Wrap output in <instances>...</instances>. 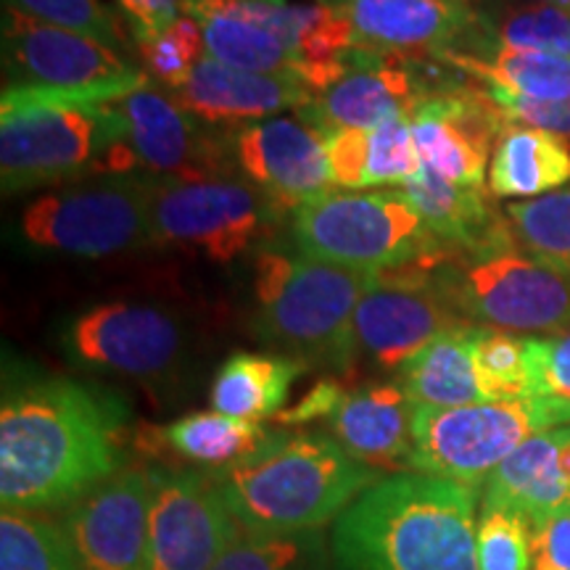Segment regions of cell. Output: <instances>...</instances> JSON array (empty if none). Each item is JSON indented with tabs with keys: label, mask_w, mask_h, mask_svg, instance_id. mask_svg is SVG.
Masks as SVG:
<instances>
[{
	"label": "cell",
	"mask_w": 570,
	"mask_h": 570,
	"mask_svg": "<svg viewBox=\"0 0 570 570\" xmlns=\"http://www.w3.org/2000/svg\"><path fill=\"white\" fill-rule=\"evenodd\" d=\"M127 412L101 389L71 377H30L3 391V510L71 508L122 468Z\"/></svg>",
	"instance_id": "cell-1"
},
{
	"label": "cell",
	"mask_w": 570,
	"mask_h": 570,
	"mask_svg": "<svg viewBox=\"0 0 570 570\" xmlns=\"http://www.w3.org/2000/svg\"><path fill=\"white\" fill-rule=\"evenodd\" d=\"M336 570H481L475 489L394 473L362 491L331 531Z\"/></svg>",
	"instance_id": "cell-2"
},
{
	"label": "cell",
	"mask_w": 570,
	"mask_h": 570,
	"mask_svg": "<svg viewBox=\"0 0 570 570\" xmlns=\"http://www.w3.org/2000/svg\"><path fill=\"white\" fill-rule=\"evenodd\" d=\"M212 473L248 533L323 531L383 479L323 433H269L248 458Z\"/></svg>",
	"instance_id": "cell-3"
},
{
	"label": "cell",
	"mask_w": 570,
	"mask_h": 570,
	"mask_svg": "<svg viewBox=\"0 0 570 570\" xmlns=\"http://www.w3.org/2000/svg\"><path fill=\"white\" fill-rule=\"evenodd\" d=\"M375 273L267 246L254 259V331L306 367L348 373L356 362L354 312Z\"/></svg>",
	"instance_id": "cell-4"
},
{
	"label": "cell",
	"mask_w": 570,
	"mask_h": 570,
	"mask_svg": "<svg viewBox=\"0 0 570 570\" xmlns=\"http://www.w3.org/2000/svg\"><path fill=\"white\" fill-rule=\"evenodd\" d=\"M125 140L114 104L56 101L27 85H6L0 98V188L3 196L101 175L106 156Z\"/></svg>",
	"instance_id": "cell-5"
},
{
	"label": "cell",
	"mask_w": 570,
	"mask_h": 570,
	"mask_svg": "<svg viewBox=\"0 0 570 570\" xmlns=\"http://www.w3.org/2000/svg\"><path fill=\"white\" fill-rule=\"evenodd\" d=\"M291 244L306 256L365 273L407 265L431 269L452 259L402 188L375 194L333 190L306 202L291 214Z\"/></svg>",
	"instance_id": "cell-6"
},
{
	"label": "cell",
	"mask_w": 570,
	"mask_h": 570,
	"mask_svg": "<svg viewBox=\"0 0 570 570\" xmlns=\"http://www.w3.org/2000/svg\"><path fill=\"white\" fill-rule=\"evenodd\" d=\"M154 175H92L59 185L21 209L17 235L32 252L106 259L156 246Z\"/></svg>",
	"instance_id": "cell-7"
},
{
	"label": "cell",
	"mask_w": 570,
	"mask_h": 570,
	"mask_svg": "<svg viewBox=\"0 0 570 570\" xmlns=\"http://www.w3.org/2000/svg\"><path fill=\"white\" fill-rule=\"evenodd\" d=\"M428 273L468 323L518 336L570 331V269L529 256L520 246L454 256Z\"/></svg>",
	"instance_id": "cell-8"
},
{
	"label": "cell",
	"mask_w": 570,
	"mask_h": 570,
	"mask_svg": "<svg viewBox=\"0 0 570 570\" xmlns=\"http://www.w3.org/2000/svg\"><path fill=\"white\" fill-rule=\"evenodd\" d=\"M560 425H570V402L554 396L446 410L417 407L412 470L475 489L487 483L518 446Z\"/></svg>",
	"instance_id": "cell-9"
},
{
	"label": "cell",
	"mask_w": 570,
	"mask_h": 570,
	"mask_svg": "<svg viewBox=\"0 0 570 570\" xmlns=\"http://www.w3.org/2000/svg\"><path fill=\"white\" fill-rule=\"evenodd\" d=\"M283 219L285 209L244 177H154L156 246L188 248L230 265L244 254L273 246Z\"/></svg>",
	"instance_id": "cell-10"
},
{
	"label": "cell",
	"mask_w": 570,
	"mask_h": 570,
	"mask_svg": "<svg viewBox=\"0 0 570 570\" xmlns=\"http://www.w3.org/2000/svg\"><path fill=\"white\" fill-rule=\"evenodd\" d=\"M56 338L71 365L142 383L175 375L188 356V331L180 320L142 302L92 304L71 315Z\"/></svg>",
	"instance_id": "cell-11"
},
{
	"label": "cell",
	"mask_w": 570,
	"mask_h": 570,
	"mask_svg": "<svg viewBox=\"0 0 570 570\" xmlns=\"http://www.w3.org/2000/svg\"><path fill=\"white\" fill-rule=\"evenodd\" d=\"M125 119V140L106 156L101 175L198 177L233 175L227 138L212 135L177 98L151 85L119 98Z\"/></svg>",
	"instance_id": "cell-12"
},
{
	"label": "cell",
	"mask_w": 570,
	"mask_h": 570,
	"mask_svg": "<svg viewBox=\"0 0 570 570\" xmlns=\"http://www.w3.org/2000/svg\"><path fill=\"white\" fill-rule=\"evenodd\" d=\"M449 298L417 265L375 273L354 312V352L377 370H402L444 333L468 327Z\"/></svg>",
	"instance_id": "cell-13"
},
{
	"label": "cell",
	"mask_w": 570,
	"mask_h": 570,
	"mask_svg": "<svg viewBox=\"0 0 570 570\" xmlns=\"http://www.w3.org/2000/svg\"><path fill=\"white\" fill-rule=\"evenodd\" d=\"M151 470L146 570H209L244 537L214 473Z\"/></svg>",
	"instance_id": "cell-14"
},
{
	"label": "cell",
	"mask_w": 570,
	"mask_h": 570,
	"mask_svg": "<svg viewBox=\"0 0 570 570\" xmlns=\"http://www.w3.org/2000/svg\"><path fill=\"white\" fill-rule=\"evenodd\" d=\"M6 85L40 88H146L151 77L127 53L114 51L85 35L46 24L27 13L3 9Z\"/></svg>",
	"instance_id": "cell-15"
},
{
	"label": "cell",
	"mask_w": 570,
	"mask_h": 570,
	"mask_svg": "<svg viewBox=\"0 0 570 570\" xmlns=\"http://www.w3.org/2000/svg\"><path fill=\"white\" fill-rule=\"evenodd\" d=\"M352 21L356 46L377 53L433 59L473 53L487 42L473 0H320Z\"/></svg>",
	"instance_id": "cell-16"
},
{
	"label": "cell",
	"mask_w": 570,
	"mask_h": 570,
	"mask_svg": "<svg viewBox=\"0 0 570 570\" xmlns=\"http://www.w3.org/2000/svg\"><path fill=\"white\" fill-rule=\"evenodd\" d=\"M240 177L294 214L298 206L336 190L327 169L325 138L302 117H269L227 135Z\"/></svg>",
	"instance_id": "cell-17"
},
{
	"label": "cell",
	"mask_w": 570,
	"mask_h": 570,
	"mask_svg": "<svg viewBox=\"0 0 570 570\" xmlns=\"http://www.w3.org/2000/svg\"><path fill=\"white\" fill-rule=\"evenodd\" d=\"M504 117L481 85L458 82L433 92L412 117L420 161L449 183L487 188L483 177L499 135L508 130Z\"/></svg>",
	"instance_id": "cell-18"
},
{
	"label": "cell",
	"mask_w": 570,
	"mask_h": 570,
	"mask_svg": "<svg viewBox=\"0 0 570 570\" xmlns=\"http://www.w3.org/2000/svg\"><path fill=\"white\" fill-rule=\"evenodd\" d=\"M151 470L127 468L71 504L61 529L85 570H146Z\"/></svg>",
	"instance_id": "cell-19"
},
{
	"label": "cell",
	"mask_w": 570,
	"mask_h": 570,
	"mask_svg": "<svg viewBox=\"0 0 570 570\" xmlns=\"http://www.w3.org/2000/svg\"><path fill=\"white\" fill-rule=\"evenodd\" d=\"M185 13L202 24L209 59L254 75L298 80L302 6L285 0H188Z\"/></svg>",
	"instance_id": "cell-20"
},
{
	"label": "cell",
	"mask_w": 570,
	"mask_h": 570,
	"mask_svg": "<svg viewBox=\"0 0 570 570\" xmlns=\"http://www.w3.org/2000/svg\"><path fill=\"white\" fill-rule=\"evenodd\" d=\"M175 98L198 122L209 127H240L304 109L315 92L298 80L240 71L204 56Z\"/></svg>",
	"instance_id": "cell-21"
},
{
	"label": "cell",
	"mask_w": 570,
	"mask_h": 570,
	"mask_svg": "<svg viewBox=\"0 0 570 570\" xmlns=\"http://www.w3.org/2000/svg\"><path fill=\"white\" fill-rule=\"evenodd\" d=\"M415 402L399 381H373L346 391L331 423L333 439L360 460L381 470H412L415 454Z\"/></svg>",
	"instance_id": "cell-22"
},
{
	"label": "cell",
	"mask_w": 570,
	"mask_h": 570,
	"mask_svg": "<svg viewBox=\"0 0 570 570\" xmlns=\"http://www.w3.org/2000/svg\"><path fill=\"white\" fill-rule=\"evenodd\" d=\"M402 190L423 217L428 230L452 252V259L487 256L518 246L508 214L491 204L489 185L473 188L449 183L423 167Z\"/></svg>",
	"instance_id": "cell-23"
},
{
	"label": "cell",
	"mask_w": 570,
	"mask_h": 570,
	"mask_svg": "<svg viewBox=\"0 0 570 570\" xmlns=\"http://www.w3.org/2000/svg\"><path fill=\"white\" fill-rule=\"evenodd\" d=\"M481 504L515 510L533 525L570 508V425L537 433L489 475Z\"/></svg>",
	"instance_id": "cell-24"
},
{
	"label": "cell",
	"mask_w": 570,
	"mask_h": 570,
	"mask_svg": "<svg viewBox=\"0 0 570 570\" xmlns=\"http://www.w3.org/2000/svg\"><path fill=\"white\" fill-rule=\"evenodd\" d=\"M487 185L494 198L525 202L566 188L570 185V142L533 127H508L491 154Z\"/></svg>",
	"instance_id": "cell-25"
},
{
	"label": "cell",
	"mask_w": 570,
	"mask_h": 570,
	"mask_svg": "<svg viewBox=\"0 0 570 570\" xmlns=\"http://www.w3.org/2000/svg\"><path fill=\"white\" fill-rule=\"evenodd\" d=\"M304 370V362L294 356L235 352L214 375L209 389L212 410L252 423L275 417Z\"/></svg>",
	"instance_id": "cell-26"
},
{
	"label": "cell",
	"mask_w": 570,
	"mask_h": 570,
	"mask_svg": "<svg viewBox=\"0 0 570 570\" xmlns=\"http://www.w3.org/2000/svg\"><path fill=\"white\" fill-rule=\"evenodd\" d=\"M439 61L487 90L508 92L529 101L570 98V56L508 51V48L489 46L479 53H446Z\"/></svg>",
	"instance_id": "cell-27"
},
{
	"label": "cell",
	"mask_w": 570,
	"mask_h": 570,
	"mask_svg": "<svg viewBox=\"0 0 570 570\" xmlns=\"http://www.w3.org/2000/svg\"><path fill=\"white\" fill-rule=\"evenodd\" d=\"M460 327L431 341L396 373L415 407H465L483 402L473 367V331Z\"/></svg>",
	"instance_id": "cell-28"
},
{
	"label": "cell",
	"mask_w": 570,
	"mask_h": 570,
	"mask_svg": "<svg viewBox=\"0 0 570 570\" xmlns=\"http://www.w3.org/2000/svg\"><path fill=\"white\" fill-rule=\"evenodd\" d=\"M269 439L262 423L238 420L223 412H190L175 423L154 428L148 446L169 449L180 460L196 462L202 468L223 470L233 462L248 458Z\"/></svg>",
	"instance_id": "cell-29"
},
{
	"label": "cell",
	"mask_w": 570,
	"mask_h": 570,
	"mask_svg": "<svg viewBox=\"0 0 570 570\" xmlns=\"http://www.w3.org/2000/svg\"><path fill=\"white\" fill-rule=\"evenodd\" d=\"M0 570H85L61 525L38 512L3 510Z\"/></svg>",
	"instance_id": "cell-30"
},
{
	"label": "cell",
	"mask_w": 570,
	"mask_h": 570,
	"mask_svg": "<svg viewBox=\"0 0 570 570\" xmlns=\"http://www.w3.org/2000/svg\"><path fill=\"white\" fill-rule=\"evenodd\" d=\"M473 367L483 402H512V399L537 396L529 338H520L518 333L475 327Z\"/></svg>",
	"instance_id": "cell-31"
},
{
	"label": "cell",
	"mask_w": 570,
	"mask_h": 570,
	"mask_svg": "<svg viewBox=\"0 0 570 570\" xmlns=\"http://www.w3.org/2000/svg\"><path fill=\"white\" fill-rule=\"evenodd\" d=\"M209 570H336L323 531L248 533Z\"/></svg>",
	"instance_id": "cell-32"
},
{
	"label": "cell",
	"mask_w": 570,
	"mask_h": 570,
	"mask_svg": "<svg viewBox=\"0 0 570 570\" xmlns=\"http://www.w3.org/2000/svg\"><path fill=\"white\" fill-rule=\"evenodd\" d=\"M520 252L570 269V185L504 206Z\"/></svg>",
	"instance_id": "cell-33"
},
{
	"label": "cell",
	"mask_w": 570,
	"mask_h": 570,
	"mask_svg": "<svg viewBox=\"0 0 570 570\" xmlns=\"http://www.w3.org/2000/svg\"><path fill=\"white\" fill-rule=\"evenodd\" d=\"M487 24V48L508 51H541L570 56V11L552 3H529L491 17L483 13ZM483 51V48H481Z\"/></svg>",
	"instance_id": "cell-34"
},
{
	"label": "cell",
	"mask_w": 570,
	"mask_h": 570,
	"mask_svg": "<svg viewBox=\"0 0 570 570\" xmlns=\"http://www.w3.org/2000/svg\"><path fill=\"white\" fill-rule=\"evenodd\" d=\"M3 9H13L27 17L61 27V30L85 35L114 51L125 53L130 46V32L119 13L104 0H3Z\"/></svg>",
	"instance_id": "cell-35"
},
{
	"label": "cell",
	"mask_w": 570,
	"mask_h": 570,
	"mask_svg": "<svg viewBox=\"0 0 570 570\" xmlns=\"http://www.w3.org/2000/svg\"><path fill=\"white\" fill-rule=\"evenodd\" d=\"M420 169L423 161L412 138V117H391L370 130L362 188H404Z\"/></svg>",
	"instance_id": "cell-36"
},
{
	"label": "cell",
	"mask_w": 570,
	"mask_h": 570,
	"mask_svg": "<svg viewBox=\"0 0 570 570\" xmlns=\"http://www.w3.org/2000/svg\"><path fill=\"white\" fill-rule=\"evenodd\" d=\"M138 53L148 77L159 80L173 92L180 90L206 53L202 24L188 13H183L175 24L156 35L151 42L138 46Z\"/></svg>",
	"instance_id": "cell-37"
},
{
	"label": "cell",
	"mask_w": 570,
	"mask_h": 570,
	"mask_svg": "<svg viewBox=\"0 0 570 570\" xmlns=\"http://www.w3.org/2000/svg\"><path fill=\"white\" fill-rule=\"evenodd\" d=\"M481 570H531V523L515 510L481 504Z\"/></svg>",
	"instance_id": "cell-38"
},
{
	"label": "cell",
	"mask_w": 570,
	"mask_h": 570,
	"mask_svg": "<svg viewBox=\"0 0 570 570\" xmlns=\"http://www.w3.org/2000/svg\"><path fill=\"white\" fill-rule=\"evenodd\" d=\"M537 396L570 402V331L560 336L529 338Z\"/></svg>",
	"instance_id": "cell-39"
},
{
	"label": "cell",
	"mask_w": 570,
	"mask_h": 570,
	"mask_svg": "<svg viewBox=\"0 0 570 570\" xmlns=\"http://www.w3.org/2000/svg\"><path fill=\"white\" fill-rule=\"evenodd\" d=\"M325 138V156L327 169H331L333 185L352 190H362L367 167V142L370 130H356V127H344V130H331Z\"/></svg>",
	"instance_id": "cell-40"
},
{
	"label": "cell",
	"mask_w": 570,
	"mask_h": 570,
	"mask_svg": "<svg viewBox=\"0 0 570 570\" xmlns=\"http://www.w3.org/2000/svg\"><path fill=\"white\" fill-rule=\"evenodd\" d=\"M487 92L508 125L533 127V130L560 135L566 140L570 138V98L566 101H529V98L508 96V92Z\"/></svg>",
	"instance_id": "cell-41"
},
{
	"label": "cell",
	"mask_w": 570,
	"mask_h": 570,
	"mask_svg": "<svg viewBox=\"0 0 570 570\" xmlns=\"http://www.w3.org/2000/svg\"><path fill=\"white\" fill-rule=\"evenodd\" d=\"M531 570H570V508L531 525Z\"/></svg>",
	"instance_id": "cell-42"
},
{
	"label": "cell",
	"mask_w": 570,
	"mask_h": 570,
	"mask_svg": "<svg viewBox=\"0 0 570 570\" xmlns=\"http://www.w3.org/2000/svg\"><path fill=\"white\" fill-rule=\"evenodd\" d=\"M135 46H146L185 13L188 0H114Z\"/></svg>",
	"instance_id": "cell-43"
},
{
	"label": "cell",
	"mask_w": 570,
	"mask_h": 570,
	"mask_svg": "<svg viewBox=\"0 0 570 570\" xmlns=\"http://www.w3.org/2000/svg\"><path fill=\"white\" fill-rule=\"evenodd\" d=\"M346 396V389L341 386L336 377H323L298 399L294 407H285L273 417L277 425H304L312 420H331L333 412L338 410L341 399Z\"/></svg>",
	"instance_id": "cell-44"
},
{
	"label": "cell",
	"mask_w": 570,
	"mask_h": 570,
	"mask_svg": "<svg viewBox=\"0 0 570 570\" xmlns=\"http://www.w3.org/2000/svg\"><path fill=\"white\" fill-rule=\"evenodd\" d=\"M537 3H552V6H560V9L570 11V0H537Z\"/></svg>",
	"instance_id": "cell-45"
}]
</instances>
